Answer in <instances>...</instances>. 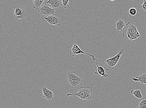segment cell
<instances>
[{
    "mask_svg": "<svg viewBox=\"0 0 146 108\" xmlns=\"http://www.w3.org/2000/svg\"><path fill=\"white\" fill-rule=\"evenodd\" d=\"M123 36L129 43L141 37L137 29V25L132 21L126 24V26L123 30Z\"/></svg>",
    "mask_w": 146,
    "mask_h": 108,
    "instance_id": "1",
    "label": "cell"
},
{
    "mask_svg": "<svg viewBox=\"0 0 146 108\" xmlns=\"http://www.w3.org/2000/svg\"><path fill=\"white\" fill-rule=\"evenodd\" d=\"M92 87L82 86L74 94L68 93L67 96H73L78 97L81 100L86 101L91 100L93 96L92 95Z\"/></svg>",
    "mask_w": 146,
    "mask_h": 108,
    "instance_id": "2",
    "label": "cell"
},
{
    "mask_svg": "<svg viewBox=\"0 0 146 108\" xmlns=\"http://www.w3.org/2000/svg\"><path fill=\"white\" fill-rule=\"evenodd\" d=\"M123 53L124 50L121 49L119 51V53L114 57L107 60L103 59L102 62L104 69L107 71H112L119 61L121 55Z\"/></svg>",
    "mask_w": 146,
    "mask_h": 108,
    "instance_id": "3",
    "label": "cell"
},
{
    "mask_svg": "<svg viewBox=\"0 0 146 108\" xmlns=\"http://www.w3.org/2000/svg\"><path fill=\"white\" fill-rule=\"evenodd\" d=\"M68 82L72 89L77 88L83 80L82 75L72 71L67 73Z\"/></svg>",
    "mask_w": 146,
    "mask_h": 108,
    "instance_id": "4",
    "label": "cell"
},
{
    "mask_svg": "<svg viewBox=\"0 0 146 108\" xmlns=\"http://www.w3.org/2000/svg\"><path fill=\"white\" fill-rule=\"evenodd\" d=\"M13 11L16 19L19 22L25 19L27 16V11L25 7L19 4L15 5L13 6Z\"/></svg>",
    "mask_w": 146,
    "mask_h": 108,
    "instance_id": "5",
    "label": "cell"
},
{
    "mask_svg": "<svg viewBox=\"0 0 146 108\" xmlns=\"http://www.w3.org/2000/svg\"><path fill=\"white\" fill-rule=\"evenodd\" d=\"M55 9H53L45 4L37 10L40 14L44 16H49L55 15Z\"/></svg>",
    "mask_w": 146,
    "mask_h": 108,
    "instance_id": "6",
    "label": "cell"
},
{
    "mask_svg": "<svg viewBox=\"0 0 146 108\" xmlns=\"http://www.w3.org/2000/svg\"><path fill=\"white\" fill-rule=\"evenodd\" d=\"M70 54L73 57H74L75 56L80 54H84L91 56L92 58V60L93 61H95L96 60V59L95 58L94 55L83 52L80 49L78 45L75 44L73 45L70 51Z\"/></svg>",
    "mask_w": 146,
    "mask_h": 108,
    "instance_id": "7",
    "label": "cell"
},
{
    "mask_svg": "<svg viewBox=\"0 0 146 108\" xmlns=\"http://www.w3.org/2000/svg\"><path fill=\"white\" fill-rule=\"evenodd\" d=\"M46 21L50 25L60 26L61 20L60 18L54 15L48 16L47 17H43Z\"/></svg>",
    "mask_w": 146,
    "mask_h": 108,
    "instance_id": "8",
    "label": "cell"
},
{
    "mask_svg": "<svg viewBox=\"0 0 146 108\" xmlns=\"http://www.w3.org/2000/svg\"><path fill=\"white\" fill-rule=\"evenodd\" d=\"M47 4H50L52 8L55 9H60L62 6V0H50L46 3Z\"/></svg>",
    "mask_w": 146,
    "mask_h": 108,
    "instance_id": "9",
    "label": "cell"
},
{
    "mask_svg": "<svg viewBox=\"0 0 146 108\" xmlns=\"http://www.w3.org/2000/svg\"><path fill=\"white\" fill-rule=\"evenodd\" d=\"M43 92V96L45 99L48 101H51L54 99V95L53 93L44 87L42 89Z\"/></svg>",
    "mask_w": 146,
    "mask_h": 108,
    "instance_id": "10",
    "label": "cell"
},
{
    "mask_svg": "<svg viewBox=\"0 0 146 108\" xmlns=\"http://www.w3.org/2000/svg\"><path fill=\"white\" fill-rule=\"evenodd\" d=\"M115 25L117 31H123V28L126 26V20L119 18L116 21Z\"/></svg>",
    "mask_w": 146,
    "mask_h": 108,
    "instance_id": "11",
    "label": "cell"
},
{
    "mask_svg": "<svg viewBox=\"0 0 146 108\" xmlns=\"http://www.w3.org/2000/svg\"><path fill=\"white\" fill-rule=\"evenodd\" d=\"M96 65L97 66V69L96 70L95 75H100L102 76L103 78H107L109 75L105 73L106 69L102 67H100L97 63H96Z\"/></svg>",
    "mask_w": 146,
    "mask_h": 108,
    "instance_id": "12",
    "label": "cell"
},
{
    "mask_svg": "<svg viewBox=\"0 0 146 108\" xmlns=\"http://www.w3.org/2000/svg\"><path fill=\"white\" fill-rule=\"evenodd\" d=\"M131 79L133 81L140 82L142 84L146 85V73L135 78L132 77Z\"/></svg>",
    "mask_w": 146,
    "mask_h": 108,
    "instance_id": "13",
    "label": "cell"
},
{
    "mask_svg": "<svg viewBox=\"0 0 146 108\" xmlns=\"http://www.w3.org/2000/svg\"><path fill=\"white\" fill-rule=\"evenodd\" d=\"M32 1L33 8L38 10L43 5L44 0H33Z\"/></svg>",
    "mask_w": 146,
    "mask_h": 108,
    "instance_id": "14",
    "label": "cell"
},
{
    "mask_svg": "<svg viewBox=\"0 0 146 108\" xmlns=\"http://www.w3.org/2000/svg\"><path fill=\"white\" fill-rule=\"evenodd\" d=\"M139 11L142 14L145 15L146 14V1L145 0L143 5L139 4L138 5Z\"/></svg>",
    "mask_w": 146,
    "mask_h": 108,
    "instance_id": "15",
    "label": "cell"
},
{
    "mask_svg": "<svg viewBox=\"0 0 146 108\" xmlns=\"http://www.w3.org/2000/svg\"><path fill=\"white\" fill-rule=\"evenodd\" d=\"M131 93L132 95L137 97L138 99H141L143 98V96L141 95L140 89L132 90L131 91Z\"/></svg>",
    "mask_w": 146,
    "mask_h": 108,
    "instance_id": "16",
    "label": "cell"
},
{
    "mask_svg": "<svg viewBox=\"0 0 146 108\" xmlns=\"http://www.w3.org/2000/svg\"><path fill=\"white\" fill-rule=\"evenodd\" d=\"M139 108H146V98H143L141 101L138 103Z\"/></svg>",
    "mask_w": 146,
    "mask_h": 108,
    "instance_id": "17",
    "label": "cell"
},
{
    "mask_svg": "<svg viewBox=\"0 0 146 108\" xmlns=\"http://www.w3.org/2000/svg\"><path fill=\"white\" fill-rule=\"evenodd\" d=\"M129 12L132 16H134L136 14L137 10L134 8H132L130 9Z\"/></svg>",
    "mask_w": 146,
    "mask_h": 108,
    "instance_id": "18",
    "label": "cell"
},
{
    "mask_svg": "<svg viewBox=\"0 0 146 108\" xmlns=\"http://www.w3.org/2000/svg\"><path fill=\"white\" fill-rule=\"evenodd\" d=\"M62 6H63L64 8H66L68 6L69 1H63V0H62Z\"/></svg>",
    "mask_w": 146,
    "mask_h": 108,
    "instance_id": "19",
    "label": "cell"
}]
</instances>
